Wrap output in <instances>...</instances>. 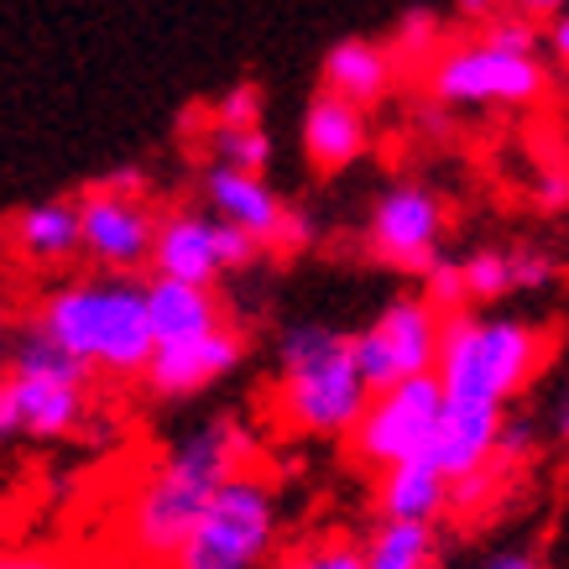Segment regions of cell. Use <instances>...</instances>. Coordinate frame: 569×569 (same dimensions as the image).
<instances>
[{
	"label": "cell",
	"instance_id": "cell-1",
	"mask_svg": "<svg viewBox=\"0 0 569 569\" xmlns=\"http://www.w3.org/2000/svg\"><path fill=\"white\" fill-rule=\"evenodd\" d=\"M241 470H251V433L236 413H214L183 439H173L152 466L141 470L137 491L126 501V553L137 565L173 569L183 543L199 528V518L209 512V501L220 497V486L236 481Z\"/></svg>",
	"mask_w": 569,
	"mask_h": 569
},
{
	"label": "cell",
	"instance_id": "cell-2",
	"mask_svg": "<svg viewBox=\"0 0 569 569\" xmlns=\"http://www.w3.org/2000/svg\"><path fill=\"white\" fill-rule=\"evenodd\" d=\"M58 350H69L89 377H147V366L157 356L152 313H147V282L137 277H110V272H84V277H58L52 288H42L27 313Z\"/></svg>",
	"mask_w": 569,
	"mask_h": 569
},
{
	"label": "cell",
	"instance_id": "cell-3",
	"mask_svg": "<svg viewBox=\"0 0 569 569\" xmlns=\"http://www.w3.org/2000/svg\"><path fill=\"white\" fill-rule=\"evenodd\" d=\"M371 387H366L356 335L335 325H288L277 335L272 366V418L288 433L309 439H350L361 423Z\"/></svg>",
	"mask_w": 569,
	"mask_h": 569
},
{
	"label": "cell",
	"instance_id": "cell-4",
	"mask_svg": "<svg viewBox=\"0 0 569 569\" xmlns=\"http://www.w3.org/2000/svg\"><path fill=\"white\" fill-rule=\"evenodd\" d=\"M553 356V335L533 319L512 313H449L445 319V350H439V387L460 408H497L528 392L538 371Z\"/></svg>",
	"mask_w": 569,
	"mask_h": 569
},
{
	"label": "cell",
	"instance_id": "cell-5",
	"mask_svg": "<svg viewBox=\"0 0 569 569\" xmlns=\"http://www.w3.org/2000/svg\"><path fill=\"white\" fill-rule=\"evenodd\" d=\"M94 418V392H89V371L73 361L69 350H58L32 325L21 319L6 346V377H0V433L11 439H37V445H58L89 429Z\"/></svg>",
	"mask_w": 569,
	"mask_h": 569
},
{
	"label": "cell",
	"instance_id": "cell-6",
	"mask_svg": "<svg viewBox=\"0 0 569 569\" xmlns=\"http://www.w3.org/2000/svg\"><path fill=\"white\" fill-rule=\"evenodd\" d=\"M423 89L439 104L460 110H528L549 94V63L538 52H518L486 32H466L433 52Z\"/></svg>",
	"mask_w": 569,
	"mask_h": 569
},
{
	"label": "cell",
	"instance_id": "cell-7",
	"mask_svg": "<svg viewBox=\"0 0 569 569\" xmlns=\"http://www.w3.org/2000/svg\"><path fill=\"white\" fill-rule=\"evenodd\" d=\"M282 501L257 466L220 486L173 569H261L277 549Z\"/></svg>",
	"mask_w": 569,
	"mask_h": 569
},
{
	"label": "cell",
	"instance_id": "cell-8",
	"mask_svg": "<svg viewBox=\"0 0 569 569\" xmlns=\"http://www.w3.org/2000/svg\"><path fill=\"white\" fill-rule=\"evenodd\" d=\"M439 350H445V313L423 293H402L392 303H381L377 319L356 329V356H361L371 392H392L402 381L433 377Z\"/></svg>",
	"mask_w": 569,
	"mask_h": 569
},
{
	"label": "cell",
	"instance_id": "cell-9",
	"mask_svg": "<svg viewBox=\"0 0 569 569\" xmlns=\"http://www.w3.org/2000/svg\"><path fill=\"white\" fill-rule=\"evenodd\" d=\"M445 408L449 397L439 387V377H418L392 387V392H371L361 423L350 433V455L377 476L392 466H408V460H429Z\"/></svg>",
	"mask_w": 569,
	"mask_h": 569
},
{
	"label": "cell",
	"instance_id": "cell-10",
	"mask_svg": "<svg viewBox=\"0 0 569 569\" xmlns=\"http://www.w3.org/2000/svg\"><path fill=\"white\" fill-rule=\"evenodd\" d=\"M157 224L162 214L141 193V173L100 178L79 199V230H84V261H94L110 277H131L137 267H152Z\"/></svg>",
	"mask_w": 569,
	"mask_h": 569
},
{
	"label": "cell",
	"instance_id": "cell-11",
	"mask_svg": "<svg viewBox=\"0 0 569 569\" xmlns=\"http://www.w3.org/2000/svg\"><path fill=\"white\" fill-rule=\"evenodd\" d=\"M445 199L429 183H392L377 193V204L366 214V246L371 257L397 267V272H429L445 246Z\"/></svg>",
	"mask_w": 569,
	"mask_h": 569
},
{
	"label": "cell",
	"instance_id": "cell-12",
	"mask_svg": "<svg viewBox=\"0 0 569 569\" xmlns=\"http://www.w3.org/2000/svg\"><path fill=\"white\" fill-rule=\"evenodd\" d=\"M204 204L214 220L230 224V230H241V236H251L261 251H298V246L309 241V220L282 204L261 173H241V168L209 162Z\"/></svg>",
	"mask_w": 569,
	"mask_h": 569
},
{
	"label": "cell",
	"instance_id": "cell-13",
	"mask_svg": "<svg viewBox=\"0 0 569 569\" xmlns=\"http://www.w3.org/2000/svg\"><path fill=\"white\" fill-rule=\"evenodd\" d=\"M224 267V224L209 209H168L157 224L152 246V277L168 282H193V288H214Z\"/></svg>",
	"mask_w": 569,
	"mask_h": 569
},
{
	"label": "cell",
	"instance_id": "cell-14",
	"mask_svg": "<svg viewBox=\"0 0 569 569\" xmlns=\"http://www.w3.org/2000/svg\"><path fill=\"white\" fill-rule=\"evenodd\" d=\"M241 361H246V335L236 325H224L214 335H204V340H189V346H157L141 381L157 397H193L204 392L209 381H220L224 371H236Z\"/></svg>",
	"mask_w": 569,
	"mask_h": 569
},
{
	"label": "cell",
	"instance_id": "cell-15",
	"mask_svg": "<svg viewBox=\"0 0 569 569\" xmlns=\"http://www.w3.org/2000/svg\"><path fill=\"white\" fill-rule=\"evenodd\" d=\"M6 241L27 267H63L84 257V230H79V199H37L21 204L6 224Z\"/></svg>",
	"mask_w": 569,
	"mask_h": 569
},
{
	"label": "cell",
	"instance_id": "cell-16",
	"mask_svg": "<svg viewBox=\"0 0 569 569\" xmlns=\"http://www.w3.org/2000/svg\"><path fill=\"white\" fill-rule=\"evenodd\" d=\"M397 52L392 42H371V37H340L325 52V94L350 100L371 110L377 100H387V89L397 84Z\"/></svg>",
	"mask_w": 569,
	"mask_h": 569
},
{
	"label": "cell",
	"instance_id": "cell-17",
	"mask_svg": "<svg viewBox=\"0 0 569 569\" xmlns=\"http://www.w3.org/2000/svg\"><path fill=\"white\" fill-rule=\"evenodd\" d=\"M147 313H152L157 346H189V340H204V335L230 325L214 288L168 282V277H147Z\"/></svg>",
	"mask_w": 569,
	"mask_h": 569
},
{
	"label": "cell",
	"instance_id": "cell-18",
	"mask_svg": "<svg viewBox=\"0 0 569 569\" xmlns=\"http://www.w3.org/2000/svg\"><path fill=\"white\" fill-rule=\"evenodd\" d=\"M366 147H371V121H366L361 104L319 94V100L303 110V152H309L313 168L340 173L350 162H361Z\"/></svg>",
	"mask_w": 569,
	"mask_h": 569
},
{
	"label": "cell",
	"instance_id": "cell-19",
	"mask_svg": "<svg viewBox=\"0 0 569 569\" xmlns=\"http://www.w3.org/2000/svg\"><path fill=\"white\" fill-rule=\"evenodd\" d=\"M445 512H455V481L439 476L429 460H408L377 476V518L439 528Z\"/></svg>",
	"mask_w": 569,
	"mask_h": 569
},
{
	"label": "cell",
	"instance_id": "cell-20",
	"mask_svg": "<svg viewBox=\"0 0 569 569\" xmlns=\"http://www.w3.org/2000/svg\"><path fill=\"white\" fill-rule=\"evenodd\" d=\"M361 559L366 569H439V528L377 518V528L361 538Z\"/></svg>",
	"mask_w": 569,
	"mask_h": 569
},
{
	"label": "cell",
	"instance_id": "cell-21",
	"mask_svg": "<svg viewBox=\"0 0 569 569\" xmlns=\"http://www.w3.org/2000/svg\"><path fill=\"white\" fill-rule=\"evenodd\" d=\"M460 267H466L470 309H476V303H501L507 293H518V272H512V246H476L470 257H460Z\"/></svg>",
	"mask_w": 569,
	"mask_h": 569
},
{
	"label": "cell",
	"instance_id": "cell-22",
	"mask_svg": "<svg viewBox=\"0 0 569 569\" xmlns=\"http://www.w3.org/2000/svg\"><path fill=\"white\" fill-rule=\"evenodd\" d=\"M209 152L220 168H241V173H261L267 162H272V137L261 131V126H214L209 121L204 131Z\"/></svg>",
	"mask_w": 569,
	"mask_h": 569
},
{
	"label": "cell",
	"instance_id": "cell-23",
	"mask_svg": "<svg viewBox=\"0 0 569 569\" xmlns=\"http://www.w3.org/2000/svg\"><path fill=\"white\" fill-rule=\"evenodd\" d=\"M439 48H445V37H439V21H433L429 11H408V17L397 21V32H392L397 63H418V69H429Z\"/></svg>",
	"mask_w": 569,
	"mask_h": 569
},
{
	"label": "cell",
	"instance_id": "cell-24",
	"mask_svg": "<svg viewBox=\"0 0 569 569\" xmlns=\"http://www.w3.org/2000/svg\"><path fill=\"white\" fill-rule=\"evenodd\" d=\"M423 298H429V303L445 313V319H449V313H466L470 309L466 267H460V261H449V257H439L429 272H423Z\"/></svg>",
	"mask_w": 569,
	"mask_h": 569
},
{
	"label": "cell",
	"instance_id": "cell-25",
	"mask_svg": "<svg viewBox=\"0 0 569 569\" xmlns=\"http://www.w3.org/2000/svg\"><path fill=\"white\" fill-rule=\"evenodd\" d=\"M512 272H518V293H538L559 277V261L543 246H512Z\"/></svg>",
	"mask_w": 569,
	"mask_h": 569
},
{
	"label": "cell",
	"instance_id": "cell-26",
	"mask_svg": "<svg viewBox=\"0 0 569 569\" xmlns=\"http://www.w3.org/2000/svg\"><path fill=\"white\" fill-rule=\"evenodd\" d=\"M214 126H261V94L251 84H236L214 104Z\"/></svg>",
	"mask_w": 569,
	"mask_h": 569
},
{
	"label": "cell",
	"instance_id": "cell-27",
	"mask_svg": "<svg viewBox=\"0 0 569 569\" xmlns=\"http://www.w3.org/2000/svg\"><path fill=\"white\" fill-rule=\"evenodd\" d=\"M533 455V423L528 418H507V429H501V449H497V470H512L518 460Z\"/></svg>",
	"mask_w": 569,
	"mask_h": 569
},
{
	"label": "cell",
	"instance_id": "cell-28",
	"mask_svg": "<svg viewBox=\"0 0 569 569\" xmlns=\"http://www.w3.org/2000/svg\"><path fill=\"white\" fill-rule=\"evenodd\" d=\"M470 569H549V565H543L533 549H518V543H512V549H491L486 559H476Z\"/></svg>",
	"mask_w": 569,
	"mask_h": 569
},
{
	"label": "cell",
	"instance_id": "cell-29",
	"mask_svg": "<svg viewBox=\"0 0 569 569\" xmlns=\"http://www.w3.org/2000/svg\"><path fill=\"white\" fill-rule=\"evenodd\" d=\"M0 569H63V559L52 549H11L0 559Z\"/></svg>",
	"mask_w": 569,
	"mask_h": 569
},
{
	"label": "cell",
	"instance_id": "cell-30",
	"mask_svg": "<svg viewBox=\"0 0 569 569\" xmlns=\"http://www.w3.org/2000/svg\"><path fill=\"white\" fill-rule=\"evenodd\" d=\"M543 37H549V58H559V69H569V11H559L543 27Z\"/></svg>",
	"mask_w": 569,
	"mask_h": 569
},
{
	"label": "cell",
	"instance_id": "cell-31",
	"mask_svg": "<svg viewBox=\"0 0 569 569\" xmlns=\"http://www.w3.org/2000/svg\"><path fill=\"white\" fill-rule=\"evenodd\" d=\"M549 423H553V433H559V445L569 449V377H565V387H559V397H553Z\"/></svg>",
	"mask_w": 569,
	"mask_h": 569
},
{
	"label": "cell",
	"instance_id": "cell-32",
	"mask_svg": "<svg viewBox=\"0 0 569 569\" xmlns=\"http://www.w3.org/2000/svg\"><path fill=\"white\" fill-rule=\"evenodd\" d=\"M277 569H282V565H277Z\"/></svg>",
	"mask_w": 569,
	"mask_h": 569
}]
</instances>
